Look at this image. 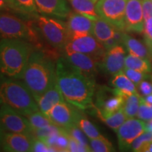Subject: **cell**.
Segmentation results:
<instances>
[{
	"mask_svg": "<svg viewBox=\"0 0 152 152\" xmlns=\"http://www.w3.org/2000/svg\"><path fill=\"white\" fill-rule=\"evenodd\" d=\"M64 57L85 75L95 80L100 63L93 57L78 52L65 54Z\"/></svg>",
	"mask_w": 152,
	"mask_h": 152,
	"instance_id": "obj_17",
	"label": "cell"
},
{
	"mask_svg": "<svg viewBox=\"0 0 152 152\" xmlns=\"http://www.w3.org/2000/svg\"><path fill=\"white\" fill-rule=\"evenodd\" d=\"M36 38L30 24L14 15L0 13V39H20L33 41Z\"/></svg>",
	"mask_w": 152,
	"mask_h": 152,
	"instance_id": "obj_6",
	"label": "cell"
},
{
	"mask_svg": "<svg viewBox=\"0 0 152 152\" xmlns=\"http://www.w3.org/2000/svg\"><path fill=\"white\" fill-rule=\"evenodd\" d=\"M146 132H152V119L148 121L146 123Z\"/></svg>",
	"mask_w": 152,
	"mask_h": 152,
	"instance_id": "obj_42",
	"label": "cell"
},
{
	"mask_svg": "<svg viewBox=\"0 0 152 152\" xmlns=\"http://www.w3.org/2000/svg\"><path fill=\"white\" fill-rule=\"evenodd\" d=\"M144 152H152V142L150 143L149 145L146 147V149H144Z\"/></svg>",
	"mask_w": 152,
	"mask_h": 152,
	"instance_id": "obj_44",
	"label": "cell"
},
{
	"mask_svg": "<svg viewBox=\"0 0 152 152\" xmlns=\"http://www.w3.org/2000/svg\"><path fill=\"white\" fill-rule=\"evenodd\" d=\"M123 73L127 75V77L134 83V85H137L143 81L145 78L149 77V74L142 73V72L136 71V70L131 69V68H124L123 70Z\"/></svg>",
	"mask_w": 152,
	"mask_h": 152,
	"instance_id": "obj_34",
	"label": "cell"
},
{
	"mask_svg": "<svg viewBox=\"0 0 152 152\" xmlns=\"http://www.w3.org/2000/svg\"><path fill=\"white\" fill-rule=\"evenodd\" d=\"M112 76L113 77L110 82H111V85L114 88L118 89L121 92L125 94L138 92L136 85L127 77L123 71L120 72Z\"/></svg>",
	"mask_w": 152,
	"mask_h": 152,
	"instance_id": "obj_23",
	"label": "cell"
},
{
	"mask_svg": "<svg viewBox=\"0 0 152 152\" xmlns=\"http://www.w3.org/2000/svg\"><path fill=\"white\" fill-rule=\"evenodd\" d=\"M65 54L78 52L93 57L101 64L106 50L94 35H90L69 41L64 47Z\"/></svg>",
	"mask_w": 152,
	"mask_h": 152,
	"instance_id": "obj_9",
	"label": "cell"
},
{
	"mask_svg": "<svg viewBox=\"0 0 152 152\" xmlns=\"http://www.w3.org/2000/svg\"><path fill=\"white\" fill-rule=\"evenodd\" d=\"M138 90L142 96H147L152 94V84L147 80L142 81L137 85Z\"/></svg>",
	"mask_w": 152,
	"mask_h": 152,
	"instance_id": "obj_39",
	"label": "cell"
},
{
	"mask_svg": "<svg viewBox=\"0 0 152 152\" xmlns=\"http://www.w3.org/2000/svg\"><path fill=\"white\" fill-rule=\"evenodd\" d=\"M5 130L2 124H1V121H0V149L2 148V142H3V139L5 134Z\"/></svg>",
	"mask_w": 152,
	"mask_h": 152,
	"instance_id": "obj_40",
	"label": "cell"
},
{
	"mask_svg": "<svg viewBox=\"0 0 152 152\" xmlns=\"http://www.w3.org/2000/svg\"><path fill=\"white\" fill-rule=\"evenodd\" d=\"M144 100L147 102V103L152 104V94L147 95V96H145L144 97Z\"/></svg>",
	"mask_w": 152,
	"mask_h": 152,
	"instance_id": "obj_43",
	"label": "cell"
},
{
	"mask_svg": "<svg viewBox=\"0 0 152 152\" xmlns=\"http://www.w3.org/2000/svg\"><path fill=\"white\" fill-rule=\"evenodd\" d=\"M7 105L22 115L39 111L30 89L19 79L0 75V106Z\"/></svg>",
	"mask_w": 152,
	"mask_h": 152,
	"instance_id": "obj_4",
	"label": "cell"
},
{
	"mask_svg": "<svg viewBox=\"0 0 152 152\" xmlns=\"http://www.w3.org/2000/svg\"><path fill=\"white\" fill-rule=\"evenodd\" d=\"M125 68H131L147 74H149L151 71V65L149 60L130 54L125 56Z\"/></svg>",
	"mask_w": 152,
	"mask_h": 152,
	"instance_id": "obj_26",
	"label": "cell"
},
{
	"mask_svg": "<svg viewBox=\"0 0 152 152\" xmlns=\"http://www.w3.org/2000/svg\"><path fill=\"white\" fill-rule=\"evenodd\" d=\"M35 137L33 134L5 132L2 142V149L9 152L32 151Z\"/></svg>",
	"mask_w": 152,
	"mask_h": 152,
	"instance_id": "obj_15",
	"label": "cell"
},
{
	"mask_svg": "<svg viewBox=\"0 0 152 152\" xmlns=\"http://www.w3.org/2000/svg\"><path fill=\"white\" fill-rule=\"evenodd\" d=\"M126 51L122 45H117L106 51L99 67L109 75H113L125 68Z\"/></svg>",
	"mask_w": 152,
	"mask_h": 152,
	"instance_id": "obj_14",
	"label": "cell"
},
{
	"mask_svg": "<svg viewBox=\"0 0 152 152\" xmlns=\"http://www.w3.org/2000/svg\"><path fill=\"white\" fill-rule=\"evenodd\" d=\"M92 1H93V2H94V3L95 4V3H96V2H97V1H99V0H92Z\"/></svg>",
	"mask_w": 152,
	"mask_h": 152,
	"instance_id": "obj_45",
	"label": "cell"
},
{
	"mask_svg": "<svg viewBox=\"0 0 152 152\" xmlns=\"http://www.w3.org/2000/svg\"><path fill=\"white\" fill-rule=\"evenodd\" d=\"M34 16L33 27L35 28L52 46L64 49L70 41L67 24L59 19L53 18L36 14Z\"/></svg>",
	"mask_w": 152,
	"mask_h": 152,
	"instance_id": "obj_5",
	"label": "cell"
},
{
	"mask_svg": "<svg viewBox=\"0 0 152 152\" xmlns=\"http://www.w3.org/2000/svg\"><path fill=\"white\" fill-rule=\"evenodd\" d=\"M29 121L30 125L34 129H40L50 126L54 124L50 118L46 114L42 113L41 111H37L32 113L29 115H26Z\"/></svg>",
	"mask_w": 152,
	"mask_h": 152,
	"instance_id": "obj_29",
	"label": "cell"
},
{
	"mask_svg": "<svg viewBox=\"0 0 152 152\" xmlns=\"http://www.w3.org/2000/svg\"><path fill=\"white\" fill-rule=\"evenodd\" d=\"M68 1L76 13L87 17L93 21L99 18L92 0H68Z\"/></svg>",
	"mask_w": 152,
	"mask_h": 152,
	"instance_id": "obj_22",
	"label": "cell"
},
{
	"mask_svg": "<svg viewBox=\"0 0 152 152\" xmlns=\"http://www.w3.org/2000/svg\"><path fill=\"white\" fill-rule=\"evenodd\" d=\"M151 1H152V0H151Z\"/></svg>",
	"mask_w": 152,
	"mask_h": 152,
	"instance_id": "obj_46",
	"label": "cell"
},
{
	"mask_svg": "<svg viewBox=\"0 0 152 152\" xmlns=\"http://www.w3.org/2000/svg\"><path fill=\"white\" fill-rule=\"evenodd\" d=\"M0 121L6 131L33 134V128L25 115L7 105L0 107Z\"/></svg>",
	"mask_w": 152,
	"mask_h": 152,
	"instance_id": "obj_10",
	"label": "cell"
},
{
	"mask_svg": "<svg viewBox=\"0 0 152 152\" xmlns=\"http://www.w3.org/2000/svg\"><path fill=\"white\" fill-rule=\"evenodd\" d=\"M33 45L20 39L0 40V75L14 79H23Z\"/></svg>",
	"mask_w": 152,
	"mask_h": 152,
	"instance_id": "obj_2",
	"label": "cell"
},
{
	"mask_svg": "<svg viewBox=\"0 0 152 152\" xmlns=\"http://www.w3.org/2000/svg\"><path fill=\"white\" fill-rule=\"evenodd\" d=\"M56 83L64 99L81 111L94 109L95 80L87 77L65 57L56 63Z\"/></svg>",
	"mask_w": 152,
	"mask_h": 152,
	"instance_id": "obj_1",
	"label": "cell"
},
{
	"mask_svg": "<svg viewBox=\"0 0 152 152\" xmlns=\"http://www.w3.org/2000/svg\"><path fill=\"white\" fill-rule=\"evenodd\" d=\"M100 119L105 123V124L108 125L110 128H111L115 132H117L120 126L128 119V118L125 115L123 108H121V109H119L115 113L107 115V116L100 118Z\"/></svg>",
	"mask_w": 152,
	"mask_h": 152,
	"instance_id": "obj_28",
	"label": "cell"
},
{
	"mask_svg": "<svg viewBox=\"0 0 152 152\" xmlns=\"http://www.w3.org/2000/svg\"><path fill=\"white\" fill-rule=\"evenodd\" d=\"M32 151L35 152H48V151H56L54 148L51 147L49 146L46 142H44L43 140H39V139H35L34 142L33 149Z\"/></svg>",
	"mask_w": 152,
	"mask_h": 152,
	"instance_id": "obj_36",
	"label": "cell"
},
{
	"mask_svg": "<svg viewBox=\"0 0 152 152\" xmlns=\"http://www.w3.org/2000/svg\"><path fill=\"white\" fill-rule=\"evenodd\" d=\"M64 130L66 131V132L68 133V135L70 137H71L72 138H73L76 141L80 142L81 144L84 145L85 147L91 149L90 144L88 143V140L87 139L86 134L81 130V129L77 125H72V126L66 129H64Z\"/></svg>",
	"mask_w": 152,
	"mask_h": 152,
	"instance_id": "obj_32",
	"label": "cell"
},
{
	"mask_svg": "<svg viewBox=\"0 0 152 152\" xmlns=\"http://www.w3.org/2000/svg\"><path fill=\"white\" fill-rule=\"evenodd\" d=\"M64 101L66 100L64 99L59 87L57 83H55L52 87H50L48 90H47L39 98L37 99L36 102H37L39 111L47 115L49 111L55 105Z\"/></svg>",
	"mask_w": 152,
	"mask_h": 152,
	"instance_id": "obj_19",
	"label": "cell"
},
{
	"mask_svg": "<svg viewBox=\"0 0 152 152\" xmlns=\"http://www.w3.org/2000/svg\"><path fill=\"white\" fill-rule=\"evenodd\" d=\"M142 11H143L144 20L152 18V1L151 0H142Z\"/></svg>",
	"mask_w": 152,
	"mask_h": 152,
	"instance_id": "obj_38",
	"label": "cell"
},
{
	"mask_svg": "<svg viewBox=\"0 0 152 152\" xmlns=\"http://www.w3.org/2000/svg\"><path fill=\"white\" fill-rule=\"evenodd\" d=\"M9 9V0H0V11Z\"/></svg>",
	"mask_w": 152,
	"mask_h": 152,
	"instance_id": "obj_41",
	"label": "cell"
},
{
	"mask_svg": "<svg viewBox=\"0 0 152 152\" xmlns=\"http://www.w3.org/2000/svg\"><path fill=\"white\" fill-rule=\"evenodd\" d=\"M9 9L22 14L35 15L37 13L35 0H9Z\"/></svg>",
	"mask_w": 152,
	"mask_h": 152,
	"instance_id": "obj_27",
	"label": "cell"
},
{
	"mask_svg": "<svg viewBox=\"0 0 152 152\" xmlns=\"http://www.w3.org/2000/svg\"><path fill=\"white\" fill-rule=\"evenodd\" d=\"M68 151H92L90 149L85 147L80 142L76 141L73 138L69 136V147Z\"/></svg>",
	"mask_w": 152,
	"mask_h": 152,
	"instance_id": "obj_37",
	"label": "cell"
},
{
	"mask_svg": "<svg viewBox=\"0 0 152 152\" xmlns=\"http://www.w3.org/2000/svg\"><path fill=\"white\" fill-rule=\"evenodd\" d=\"M126 4L127 0H99L95 8L99 18L125 31Z\"/></svg>",
	"mask_w": 152,
	"mask_h": 152,
	"instance_id": "obj_8",
	"label": "cell"
},
{
	"mask_svg": "<svg viewBox=\"0 0 152 152\" xmlns=\"http://www.w3.org/2000/svg\"><path fill=\"white\" fill-rule=\"evenodd\" d=\"M79 110L77 114V118H76V125L86 134L87 137L90 140V139L104 138V137L100 134L96 127L92 123H91Z\"/></svg>",
	"mask_w": 152,
	"mask_h": 152,
	"instance_id": "obj_25",
	"label": "cell"
},
{
	"mask_svg": "<svg viewBox=\"0 0 152 152\" xmlns=\"http://www.w3.org/2000/svg\"><path fill=\"white\" fill-rule=\"evenodd\" d=\"M142 35H143L144 44L147 45L152 56V18L144 21Z\"/></svg>",
	"mask_w": 152,
	"mask_h": 152,
	"instance_id": "obj_35",
	"label": "cell"
},
{
	"mask_svg": "<svg viewBox=\"0 0 152 152\" xmlns=\"http://www.w3.org/2000/svg\"><path fill=\"white\" fill-rule=\"evenodd\" d=\"M77 109L75 106L64 101L55 105L47 115L55 125L66 129L76 125V118L78 112Z\"/></svg>",
	"mask_w": 152,
	"mask_h": 152,
	"instance_id": "obj_12",
	"label": "cell"
},
{
	"mask_svg": "<svg viewBox=\"0 0 152 152\" xmlns=\"http://www.w3.org/2000/svg\"><path fill=\"white\" fill-rule=\"evenodd\" d=\"M137 116L143 121H148L152 119V104L147 103L142 96H141L140 105Z\"/></svg>",
	"mask_w": 152,
	"mask_h": 152,
	"instance_id": "obj_33",
	"label": "cell"
},
{
	"mask_svg": "<svg viewBox=\"0 0 152 152\" xmlns=\"http://www.w3.org/2000/svg\"><path fill=\"white\" fill-rule=\"evenodd\" d=\"M37 11L58 18H68L71 9L66 0H35Z\"/></svg>",
	"mask_w": 152,
	"mask_h": 152,
	"instance_id": "obj_18",
	"label": "cell"
},
{
	"mask_svg": "<svg viewBox=\"0 0 152 152\" xmlns=\"http://www.w3.org/2000/svg\"><path fill=\"white\" fill-rule=\"evenodd\" d=\"M124 102H123V109L128 118H132L137 116L139 107L140 105L141 96L138 92L125 94L123 93Z\"/></svg>",
	"mask_w": 152,
	"mask_h": 152,
	"instance_id": "obj_24",
	"label": "cell"
},
{
	"mask_svg": "<svg viewBox=\"0 0 152 152\" xmlns=\"http://www.w3.org/2000/svg\"><path fill=\"white\" fill-rule=\"evenodd\" d=\"M90 146L91 151L94 152H111L115 151V149L106 138L90 139Z\"/></svg>",
	"mask_w": 152,
	"mask_h": 152,
	"instance_id": "obj_31",
	"label": "cell"
},
{
	"mask_svg": "<svg viewBox=\"0 0 152 152\" xmlns=\"http://www.w3.org/2000/svg\"><path fill=\"white\" fill-rule=\"evenodd\" d=\"M144 25L142 0H127L125 15V31L137 34L142 33Z\"/></svg>",
	"mask_w": 152,
	"mask_h": 152,
	"instance_id": "obj_13",
	"label": "cell"
},
{
	"mask_svg": "<svg viewBox=\"0 0 152 152\" xmlns=\"http://www.w3.org/2000/svg\"><path fill=\"white\" fill-rule=\"evenodd\" d=\"M118 29L109 23L102 18H99L94 20L93 23V35L99 42L104 44L109 39L114 37Z\"/></svg>",
	"mask_w": 152,
	"mask_h": 152,
	"instance_id": "obj_21",
	"label": "cell"
},
{
	"mask_svg": "<svg viewBox=\"0 0 152 152\" xmlns=\"http://www.w3.org/2000/svg\"><path fill=\"white\" fill-rule=\"evenodd\" d=\"M123 45L130 54L149 61L152 59V56L147 45L125 33L123 36Z\"/></svg>",
	"mask_w": 152,
	"mask_h": 152,
	"instance_id": "obj_20",
	"label": "cell"
},
{
	"mask_svg": "<svg viewBox=\"0 0 152 152\" xmlns=\"http://www.w3.org/2000/svg\"><path fill=\"white\" fill-rule=\"evenodd\" d=\"M95 92L94 109L99 118L111 115L123 108V94L118 89L102 86Z\"/></svg>",
	"mask_w": 152,
	"mask_h": 152,
	"instance_id": "obj_7",
	"label": "cell"
},
{
	"mask_svg": "<svg viewBox=\"0 0 152 152\" xmlns=\"http://www.w3.org/2000/svg\"><path fill=\"white\" fill-rule=\"evenodd\" d=\"M146 131V123L134 118H128L117 130L118 142L121 151L130 149L135 139Z\"/></svg>",
	"mask_w": 152,
	"mask_h": 152,
	"instance_id": "obj_11",
	"label": "cell"
},
{
	"mask_svg": "<svg viewBox=\"0 0 152 152\" xmlns=\"http://www.w3.org/2000/svg\"><path fill=\"white\" fill-rule=\"evenodd\" d=\"M151 142L152 132H144L133 141L130 149L134 152H144L146 147Z\"/></svg>",
	"mask_w": 152,
	"mask_h": 152,
	"instance_id": "obj_30",
	"label": "cell"
},
{
	"mask_svg": "<svg viewBox=\"0 0 152 152\" xmlns=\"http://www.w3.org/2000/svg\"><path fill=\"white\" fill-rule=\"evenodd\" d=\"M94 21L78 13H71L66 22L70 35V41L85 36L93 35Z\"/></svg>",
	"mask_w": 152,
	"mask_h": 152,
	"instance_id": "obj_16",
	"label": "cell"
},
{
	"mask_svg": "<svg viewBox=\"0 0 152 152\" xmlns=\"http://www.w3.org/2000/svg\"><path fill=\"white\" fill-rule=\"evenodd\" d=\"M23 80L36 101L56 83V64L45 53L34 50L30 56Z\"/></svg>",
	"mask_w": 152,
	"mask_h": 152,
	"instance_id": "obj_3",
	"label": "cell"
}]
</instances>
